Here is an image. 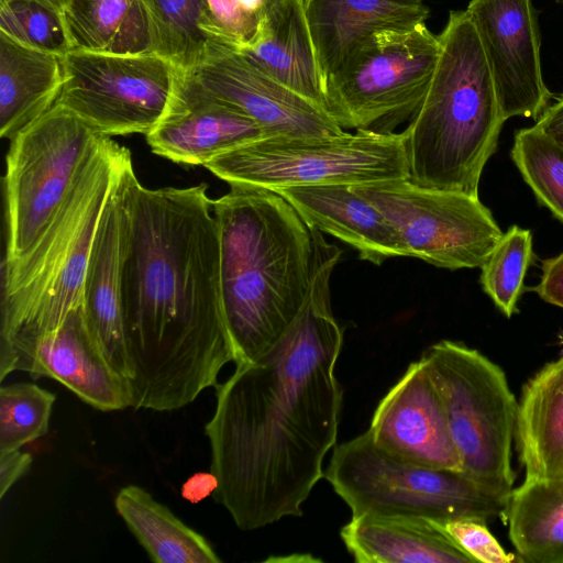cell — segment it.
Here are the masks:
<instances>
[{
    "label": "cell",
    "instance_id": "f1b7e54d",
    "mask_svg": "<svg viewBox=\"0 0 563 563\" xmlns=\"http://www.w3.org/2000/svg\"><path fill=\"white\" fill-rule=\"evenodd\" d=\"M510 155L537 200L563 223V146L534 124L516 131Z\"/></svg>",
    "mask_w": 563,
    "mask_h": 563
},
{
    "label": "cell",
    "instance_id": "6da1fadb",
    "mask_svg": "<svg viewBox=\"0 0 563 563\" xmlns=\"http://www.w3.org/2000/svg\"><path fill=\"white\" fill-rule=\"evenodd\" d=\"M341 251L319 240L308 298L283 338L216 387L205 426L212 494L243 531L301 517L335 446L343 389L334 374L343 329L333 316L330 277Z\"/></svg>",
    "mask_w": 563,
    "mask_h": 563
},
{
    "label": "cell",
    "instance_id": "f546056e",
    "mask_svg": "<svg viewBox=\"0 0 563 563\" xmlns=\"http://www.w3.org/2000/svg\"><path fill=\"white\" fill-rule=\"evenodd\" d=\"M532 252V234L528 229L510 227L482 265L479 283L484 292L507 318L517 311L523 280Z\"/></svg>",
    "mask_w": 563,
    "mask_h": 563
},
{
    "label": "cell",
    "instance_id": "d6986e66",
    "mask_svg": "<svg viewBox=\"0 0 563 563\" xmlns=\"http://www.w3.org/2000/svg\"><path fill=\"white\" fill-rule=\"evenodd\" d=\"M312 229L328 233L375 265L396 256H410L398 230L352 185H310L275 190Z\"/></svg>",
    "mask_w": 563,
    "mask_h": 563
},
{
    "label": "cell",
    "instance_id": "8992f818",
    "mask_svg": "<svg viewBox=\"0 0 563 563\" xmlns=\"http://www.w3.org/2000/svg\"><path fill=\"white\" fill-rule=\"evenodd\" d=\"M323 477L352 517L407 516L430 521L505 519L510 496L493 494L461 472L398 460L368 431L334 446Z\"/></svg>",
    "mask_w": 563,
    "mask_h": 563
},
{
    "label": "cell",
    "instance_id": "7c38bea8",
    "mask_svg": "<svg viewBox=\"0 0 563 563\" xmlns=\"http://www.w3.org/2000/svg\"><path fill=\"white\" fill-rule=\"evenodd\" d=\"M352 186L394 224L410 256L437 267L481 268L504 233L478 197L409 178Z\"/></svg>",
    "mask_w": 563,
    "mask_h": 563
},
{
    "label": "cell",
    "instance_id": "e0dca14e",
    "mask_svg": "<svg viewBox=\"0 0 563 563\" xmlns=\"http://www.w3.org/2000/svg\"><path fill=\"white\" fill-rule=\"evenodd\" d=\"M26 372L34 379L44 376L59 382L98 410L132 407L130 383L107 361L84 303L73 309L55 331L38 340Z\"/></svg>",
    "mask_w": 563,
    "mask_h": 563
},
{
    "label": "cell",
    "instance_id": "603a6c76",
    "mask_svg": "<svg viewBox=\"0 0 563 563\" xmlns=\"http://www.w3.org/2000/svg\"><path fill=\"white\" fill-rule=\"evenodd\" d=\"M358 563H474L427 519L407 516L352 517L340 531Z\"/></svg>",
    "mask_w": 563,
    "mask_h": 563
},
{
    "label": "cell",
    "instance_id": "ab89813d",
    "mask_svg": "<svg viewBox=\"0 0 563 563\" xmlns=\"http://www.w3.org/2000/svg\"><path fill=\"white\" fill-rule=\"evenodd\" d=\"M0 1H5V0H0ZM34 1H37L44 5L56 9L58 11H62L63 8L66 5V3L69 0H34Z\"/></svg>",
    "mask_w": 563,
    "mask_h": 563
},
{
    "label": "cell",
    "instance_id": "d590c367",
    "mask_svg": "<svg viewBox=\"0 0 563 563\" xmlns=\"http://www.w3.org/2000/svg\"><path fill=\"white\" fill-rule=\"evenodd\" d=\"M32 456L20 450L0 452V498L29 471Z\"/></svg>",
    "mask_w": 563,
    "mask_h": 563
},
{
    "label": "cell",
    "instance_id": "8d00e7d4",
    "mask_svg": "<svg viewBox=\"0 0 563 563\" xmlns=\"http://www.w3.org/2000/svg\"><path fill=\"white\" fill-rule=\"evenodd\" d=\"M218 487V479L212 472L196 473L181 486V496L187 501L197 504L212 495Z\"/></svg>",
    "mask_w": 563,
    "mask_h": 563
},
{
    "label": "cell",
    "instance_id": "ffe728a7",
    "mask_svg": "<svg viewBox=\"0 0 563 563\" xmlns=\"http://www.w3.org/2000/svg\"><path fill=\"white\" fill-rule=\"evenodd\" d=\"M324 80L372 34L426 23L423 0H301Z\"/></svg>",
    "mask_w": 563,
    "mask_h": 563
},
{
    "label": "cell",
    "instance_id": "52a82bcc",
    "mask_svg": "<svg viewBox=\"0 0 563 563\" xmlns=\"http://www.w3.org/2000/svg\"><path fill=\"white\" fill-rule=\"evenodd\" d=\"M441 397L462 472L486 490L510 496L518 401L503 368L478 350L442 340L420 357Z\"/></svg>",
    "mask_w": 563,
    "mask_h": 563
},
{
    "label": "cell",
    "instance_id": "4fadbf2b",
    "mask_svg": "<svg viewBox=\"0 0 563 563\" xmlns=\"http://www.w3.org/2000/svg\"><path fill=\"white\" fill-rule=\"evenodd\" d=\"M476 29L504 121H538L554 99L541 69L538 11L531 0H471Z\"/></svg>",
    "mask_w": 563,
    "mask_h": 563
},
{
    "label": "cell",
    "instance_id": "83f0119b",
    "mask_svg": "<svg viewBox=\"0 0 563 563\" xmlns=\"http://www.w3.org/2000/svg\"><path fill=\"white\" fill-rule=\"evenodd\" d=\"M151 52L188 71L205 57L210 37L207 0H144Z\"/></svg>",
    "mask_w": 563,
    "mask_h": 563
},
{
    "label": "cell",
    "instance_id": "74e56055",
    "mask_svg": "<svg viewBox=\"0 0 563 563\" xmlns=\"http://www.w3.org/2000/svg\"><path fill=\"white\" fill-rule=\"evenodd\" d=\"M536 125L563 146V93L554 97Z\"/></svg>",
    "mask_w": 563,
    "mask_h": 563
},
{
    "label": "cell",
    "instance_id": "1f68e13d",
    "mask_svg": "<svg viewBox=\"0 0 563 563\" xmlns=\"http://www.w3.org/2000/svg\"><path fill=\"white\" fill-rule=\"evenodd\" d=\"M0 33L26 47L59 56L71 51L62 11L34 0L0 1Z\"/></svg>",
    "mask_w": 563,
    "mask_h": 563
},
{
    "label": "cell",
    "instance_id": "d6a6232c",
    "mask_svg": "<svg viewBox=\"0 0 563 563\" xmlns=\"http://www.w3.org/2000/svg\"><path fill=\"white\" fill-rule=\"evenodd\" d=\"M430 522L443 531L475 562L511 563L515 561V555L508 553L501 547L497 539L490 533L484 520L459 518Z\"/></svg>",
    "mask_w": 563,
    "mask_h": 563
},
{
    "label": "cell",
    "instance_id": "2e32d148",
    "mask_svg": "<svg viewBox=\"0 0 563 563\" xmlns=\"http://www.w3.org/2000/svg\"><path fill=\"white\" fill-rule=\"evenodd\" d=\"M265 137L244 112L179 71L169 104L146 134L153 153L184 165L205 166L219 155Z\"/></svg>",
    "mask_w": 563,
    "mask_h": 563
},
{
    "label": "cell",
    "instance_id": "3957f363",
    "mask_svg": "<svg viewBox=\"0 0 563 563\" xmlns=\"http://www.w3.org/2000/svg\"><path fill=\"white\" fill-rule=\"evenodd\" d=\"M212 200L224 316L234 363L271 350L301 311L318 264L320 231L275 190L230 185Z\"/></svg>",
    "mask_w": 563,
    "mask_h": 563
},
{
    "label": "cell",
    "instance_id": "836d02e7",
    "mask_svg": "<svg viewBox=\"0 0 563 563\" xmlns=\"http://www.w3.org/2000/svg\"><path fill=\"white\" fill-rule=\"evenodd\" d=\"M210 12L212 41L235 49L250 46L257 37L260 27L243 12L239 0H207Z\"/></svg>",
    "mask_w": 563,
    "mask_h": 563
},
{
    "label": "cell",
    "instance_id": "60d3db41",
    "mask_svg": "<svg viewBox=\"0 0 563 563\" xmlns=\"http://www.w3.org/2000/svg\"><path fill=\"white\" fill-rule=\"evenodd\" d=\"M556 3H563V0H554Z\"/></svg>",
    "mask_w": 563,
    "mask_h": 563
},
{
    "label": "cell",
    "instance_id": "4dcf8cb0",
    "mask_svg": "<svg viewBox=\"0 0 563 563\" xmlns=\"http://www.w3.org/2000/svg\"><path fill=\"white\" fill-rule=\"evenodd\" d=\"M55 395L33 383L0 388V452L20 450L45 435Z\"/></svg>",
    "mask_w": 563,
    "mask_h": 563
},
{
    "label": "cell",
    "instance_id": "277c9868",
    "mask_svg": "<svg viewBox=\"0 0 563 563\" xmlns=\"http://www.w3.org/2000/svg\"><path fill=\"white\" fill-rule=\"evenodd\" d=\"M131 153L106 136L80 172L55 218L21 257L3 262L0 380L26 371L40 339L84 303L93 238Z\"/></svg>",
    "mask_w": 563,
    "mask_h": 563
},
{
    "label": "cell",
    "instance_id": "9c48e42d",
    "mask_svg": "<svg viewBox=\"0 0 563 563\" xmlns=\"http://www.w3.org/2000/svg\"><path fill=\"white\" fill-rule=\"evenodd\" d=\"M441 45L426 23L362 41L325 80V111L343 129L394 133L428 92Z\"/></svg>",
    "mask_w": 563,
    "mask_h": 563
},
{
    "label": "cell",
    "instance_id": "d4e9b609",
    "mask_svg": "<svg viewBox=\"0 0 563 563\" xmlns=\"http://www.w3.org/2000/svg\"><path fill=\"white\" fill-rule=\"evenodd\" d=\"M118 514L156 563H221L206 538L136 485L122 487L114 499Z\"/></svg>",
    "mask_w": 563,
    "mask_h": 563
},
{
    "label": "cell",
    "instance_id": "44dd1931",
    "mask_svg": "<svg viewBox=\"0 0 563 563\" xmlns=\"http://www.w3.org/2000/svg\"><path fill=\"white\" fill-rule=\"evenodd\" d=\"M239 52L262 71L325 110V80L301 0H284L268 11L255 41Z\"/></svg>",
    "mask_w": 563,
    "mask_h": 563
},
{
    "label": "cell",
    "instance_id": "ba28073f",
    "mask_svg": "<svg viewBox=\"0 0 563 563\" xmlns=\"http://www.w3.org/2000/svg\"><path fill=\"white\" fill-rule=\"evenodd\" d=\"M205 167L229 185L271 190L409 178L407 133L356 130L317 137H263Z\"/></svg>",
    "mask_w": 563,
    "mask_h": 563
},
{
    "label": "cell",
    "instance_id": "8fae6325",
    "mask_svg": "<svg viewBox=\"0 0 563 563\" xmlns=\"http://www.w3.org/2000/svg\"><path fill=\"white\" fill-rule=\"evenodd\" d=\"M55 103L103 136L147 134L163 118L180 69L154 53L70 51Z\"/></svg>",
    "mask_w": 563,
    "mask_h": 563
},
{
    "label": "cell",
    "instance_id": "9a60e30c",
    "mask_svg": "<svg viewBox=\"0 0 563 563\" xmlns=\"http://www.w3.org/2000/svg\"><path fill=\"white\" fill-rule=\"evenodd\" d=\"M367 431L398 460L462 472L441 397L421 358L380 399Z\"/></svg>",
    "mask_w": 563,
    "mask_h": 563
},
{
    "label": "cell",
    "instance_id": "4316f807",
    "mask_svg": "<svg viewBox=\"0 0 563 563\" xmlns=\"http://www.w3.org/2000/svg\"><path fill=\"white\" fill-rule=\"evenodd\" d=\"M505 521L521 562L563 563V478L523 481L510 494Z\"/></svg>",
    "mask_w": 563,
    "mask_h": 563
},
{
    "label": "cell",
    "instance_id": "ac0fdd59",
    "mask_svg": "<svg viewBox=\"0 0 563 563\" xmlns=\"http://www.w3.org/2000/svg\"><path fill=\"white\" fill-rule=\"evenodd\" d=\"M120 177L121 174L93 238L84 283V309L107 361L129 380L131 369L125 345L121 287L125 217Z\"/></svg>",
    "mask_w": 563,
    "mask_h": 563
},
{
    "label": "cell",
    "instance_id": "e575fe53",
    "mask_svg": "<svg viewBox=\"0 0 563 563\" xmlns=\"http://www.w3.org/2000/svg\"><path fill=\"white\" fill-rule=\"evenodd\" d=\"M543 301L563 309V252L541 262V275L530 288Z\"/></svg>",
    "mask_w": 563,
    "mask_h": 563
},
{
    "label": "cell",
    "instance_id": "484cf974",
    "mask_svg": "<svg viewBox=\"0 0 563 563\" xmlns=\"http://www.w3.org/2000/svg\"><path fill=\"white\" fill-rule=\"evenodd\" d=\"M62 16L71 51L152 53L144 0H69Z\"/></svg>",
    "mask_w": 563,
    "mask_h": 563
},
{
    "label": "cell",
    "instance_id": "5bb4252c",
    "mask_svg": "<svg viewBox=\"0 0 563 563\" xmlns=\"http://www.w3.org/2000/svg\"><path fill=\"white\" fill-rule=\"evenodd\" d=\"M187 73L207 91L252 118L265 137H317L344 132L324 109L278 82L229 45L211 41L202 60Z\"/></svg>",
    "mask_w": 563,
    "mask_h": 563
},
{
    "label": "cell",
    "instance_id": "7a4b0ae2",
    "mask_svg": "<svg viewBox=\"0 0 563 563\" xmlns=\"http://www.w3.org/2000/svg\"><path fill=\"white\" fill-rule=\"evenodd\" d=\"M122 314L132 407L192 402L234 351L227 327L220 241L207 185L150 189L124 165Z\"/></svg>",
    "mask_w": 563,
    "mask_h": 563
},
{
    "label": "cell",
    "instance_id": "30bf717a",
    "mask_svg": "<svg viewBox=\"0 0 563 563\" xmlns=\"http://www.w3.org/2000/svg\"><path fill=\"white\" fill-rule=\"evenodd\" d=\"M104 137L55 103L10 140L3 181L4 262L21 257L44 233Z\"/></svg>",
    "mask_w": 563,
    "mask_h": 563
},
{
    "label": "cell",
    "instance_id": "5b68a950",
    "mask_svg": "<svg viewBox=\"0 0 563 563\" xmlns=\"http://www.w3.org/2000/svg\"><path fill=\"white\" fill-rule=\"evenodd\" d=\"M440 56L423 103L405 129L409 179L478 197L504 119L489 68L466 10H452L438 35Z\"/></svg>",
    "mask_w": 563,
    "mask_h": 563
},
{
    "label": "cell",
    "instance_id": "7402d4cb",
    "mask_svg": "<svg viewBox=\"0 0 563 563\" xmlns=\"http://www.w3.org/2000/svg\"><path fill=\"white\" fill-rule=\"evenodd\" d=\"M515 445L525 481L563 478V356L545 364L523 385Z\"/></svg>",
    "mask_w": 563,
    "mask_h": 563
},
{
    "label": "cell",
    "instance_id": "f35d334b",
    "mask_svg": "<svg viewBox=\"0 0 563 563\" xmlns=\"http://www.w3.org/2000/svg\"><path fill=\"white\" fill-rule=\"evenodd\" d=\"M284 0H239L244 14L258 27L265 15Z\"/></svg>",
    "mask_w": 563,
    "mask_h": 563
},
{
    "label": "cell",
    "instance_id": "cb8c5ba5",
    "mask_svg": "<svg viewBox=\"0 0 563 563\" xmlns=\"http://www.w3.org/2000/svg\"><path fill=\"white\" fill-rule=\"evenodd\" d=\"M63 56L26 47L0 33V136L11 140L56 102Z\"/></svg>",
    "mask_w": 563,
    "mask_h": 563
},
{
    "label": "cell",
    "instance_id": "b9f144b4",
    "mask_svg": "<svg viewBox=\"0 0 563 563\" xmlns=\"http://www.w3.org/2000/svg\"><path fill=\"white\" fill-rule=\"evenodd\" d=\"M561 342H562V344H563V338H562V341H561Z\"/></svg>",
    "mask_w": 563,
    "mask_h": 563
}]
</instances>
